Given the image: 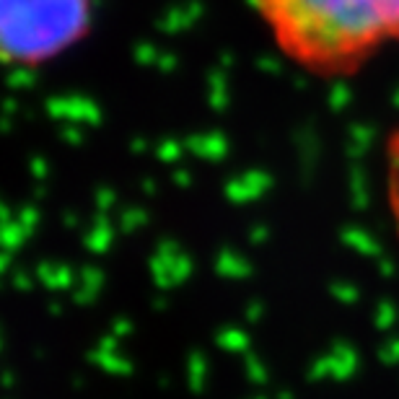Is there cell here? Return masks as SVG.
<instances>
[{
    "label": "cell",
    "mask_w": 399,
    "mask_h": 399,
    "mask_svg": "<svg viewBox=\"0 0 399 399\" xmlns=\"http://www.w3.org/2000/svg\"><path fill=\"white\" fill-rule=\"evenodd\" d=\"M275 50L306 76L340 81L399 47V0H252Z\"/></svg>",
    "instance_id": "1"
},
{
    "label": "cell",
    "mask_w": 399,
    "mask_h": 399,
    "mask_svg": "<svg viewBox=\"0 0 399 399\" xmlns=\"http://www.w3.org/2000/svg\"><path fill=\"white\" fill-rule=\"evenodd\" d=\"M88 0H0V60L39 63L81 34Z\"/></svg>",
    "instance_id": "2"
},
{
    "label": "cell",
    "mask_w": 399,
    "mask_h": 399,
    "mask_svg": "<svg viewBox=\"0 0 399 399\" xmlns=\"http://www.w3.org/2000/svg\"><path fill=\"white\" fill-rule=\"evenodd\" d=\"M384 200L394 239L399 242V125L384 140Z\"/></svg>",
    "instance_id": "3"
}]
</instances>
